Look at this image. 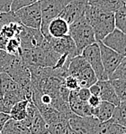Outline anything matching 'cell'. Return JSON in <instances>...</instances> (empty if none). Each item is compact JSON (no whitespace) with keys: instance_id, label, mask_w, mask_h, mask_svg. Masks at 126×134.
Returning <instances> with one entry per match:
<instances>
[{"instance_id":"obj_1","label":"cell","mask_w":126,"mask_h":134,"mask_svg":"<svg viewBox=\"0 0 126 134\" xmlns=\"http://www.w3.org/2000/svg\"><path fill=\"white\" fill-rule=\"evenodd\" d=\"M85 16L93 28L96 41H102L115 29V13L101 10L88 5Z\"/></svg>"},{"instance_id":"obj_2","label":"cell","mask_w":126,"mask_h":134,"mask_svg":"<svg viewBox=\"0 0 126 134\" xmlns=\"http://www.w3.org/2000/svg\"><path fill=\"white\" fill-rule=\"evenodd\" d=\"M68 35L73 39L77 47L78 54H81L82 51L88 45L96 43L94 30L89 25L86 16H82L78 20L70 25Z\"/></svg>"},{"instance_id":"obj_3","label":"cell","mask_w":126,"mask_h":134,"mask_svg":"<svg viewBox=\"0 0 126 134\" xmlns=\"http://www.w3.org/2000/svg\"><path fill=\"white\" fill-rule=\"evenodd\" d=\"M68 74L78 80L80 88H89L98 81L93 69L81 54L71 59Z\"/></svg>"},{"instance_id":"obj_4","label":"cell","mask_w":126,"mask_h":134,"mask_svg":"<svg viewBox=\"0 0 126 134\" xmlns=\"http://www.w3.org/2000/svg\"><path fill=\"white\" fill-rule=\"evenodd\" d=\"M42 10V25L41 32L45 39L51 38L48 26L51 21L58 17L64 7L68 4V0H39Z\"/></svg>"},{"instance_id":"obj_5","label":"cell","mask_w":126,"mask_h":134,"mask_svg":"<svg viewBox=\"0 0 126 134\" xmlns=\"http://www.w3.org/2000/svg\"><path fill=\"white\" fill-rule=\"evenodd\" d=\"M20 23L26 27L40 29L42 25V10L40 1L18 9L15 12Z\"/></svg>"},{"instance_id":"obj_6","label":"cell","mask_w":126,"mask_h":134,"mask_svg":"<svg viewBox=\"0 0 126 134\" xmlns=\"http://www.w3.org/2000/svg\"><path fill=\"white\" fill-rule=\"evenodd\" d=\"M81 55L84 57L85 60L89 64V65L93 69L98 81L109 80L107 75L105 74V70H104L99 45H98L97 42L86 47L82 51Z\"/></svg>"},{"instance_id":"obj_7","label":"cell","mask_w":126,"mask_h":134,"mask_svg":"<svg viewBox=\"0 0 126 134\" xmlns=\"http://www.w3.org/2000/svg\"><path fill=\"white\" fill-rule=\"evenodd\" d=\"M68 125L74 131L79 134H99L100 121L94 116L83 117L72 113L68 119Z\"/></svg>"},{"instance_id":"obj_8","label":"cell","mask_w":126,"mask_h":134,"mask_svg":"<svg viewBox=\"0 0 126 134\" xmlns=\"http://www.w3.org/2000/svg\"><path fill=\"white\" fill-rule=\"evenodd\" d=\"M96 42L99 45L104 70H105V72L107 75L108 79L110 80L113 72H115L117 66L122 62L123 56L118 54V53H116L115 51H114L110 47L106 46L105 44H103L102 41H96Z\"/></svg>"},{"instance_id":"obj_9","label":"cell","mask_w":126,"mask_h":134,"mask_svg":"<svg viewBox=\"0 0 126 134\" xmlns=\"http://www.w3.org/2000/svg\"><path fill=\"white\" fill-rule=\"evenodd\" d=\"M87 7L88 0H68V4L64 7L59 16L70 25L84 16Z\"/></svg>"},{"instance_id":"obj_10","label":"cell","mask_w":126,"mask_h":134,"mask_svg":"<svg viewBox=\"0 0 126 134\" xmlns=\"http://www.w3.org/2000/svg\"><path fill=\"white\" fill-rule=\"evenodd\" d=\"M19 39L21 43V48L23 49L36 48L41 46L45 40L40 29L30 28L24 25L19 35Z\"/></svg>"},{"instance_id":"obj_11","label":"cell","mask_w":126,"mask_h":134,"mask_svg":"<svg viewBox=\"0 0 126 134\" xmlns=\"http://www.w3.org/2000/svg\"><path fill=\"white\" fill-rule=\"evenodd\" d=\"M46 40L50 43L53 50L58 54H68L72 58L78 55L76 44H75L73 39L71 38L70 35H67L65 36L60 37V38L51 37V38L46 39Z\"/></svg>"},{"instance_id":"obj_12","label":"cell","mask_w":126,"mask_h":134,"mask_svg":"<svg viewBox=\"0 0 126 134\" xmlns=\"http://www.w3.org/2000/svg\"><path fill=\"white\" fill-rule=\"evenodd\" d=\"M102 42L116 53L126 57V34L115 28L113 32L105 36Z\"/></svg>"},{"instance_id":"obj_13","label":"cell","mask_w":126,"mask_h":134,"mask_svg":"<svg viewBox=\"0 0 126 134\" xmlns=\"http://www.w3.org/2000/svg\"><path fill=\"white\" fill-rule=\"evenodd\" d=\"M68 106L74 114L83 117L94 116V109L87 103V102L80 100L77 93V90L70 91L68 94Z\"/></svg>"},{"instance_id":"obj_14","label":"cell","mask_w":126,"mask_h":134,"mask_svg":"<svg viewBox=\"0 0 126 134\" xmlns=\"http://www.w3.org/2000/svg\"><path fill=\"white\" fill-rule=\"evenodd\" d=\"M97 83L100 86V93L99 97L101 100L107 102L114 105L117 106L120 103V100L116 94L113 85H112L110 80L105 81H97Z\"/></svg>"},{"instance_id":"obj_15","label":"cell","mask_w":126,"mask_h":134,"mask_svg":"<svg viewBox=\"0 0 126 134\" xmlns=\"http://www.w3.org/2000/svg\"><path fill=\"white\" fill-rule=\"evenodd\" d=\"M48 31L52 37L60 38V37L68 35V32H70V25L63 18L58 16L51 21V23L49 24Z\"/></svg>"},{"instance_id":"obj_16","label":"cell","mask_w":126,"mask_h":134,"mask_svg":"<svg viewBox=\"0 0 126 134\" xmlns=\"http://www.w3.org/2000/svg\"><path fill=\"white\" fill-rule=\"evenodd\" d=\"M88 5L106 12L115 13L124 5V2L123 0H88Z\"/></svg>"},{"instance_id":"obj_17","label":"cell","mask_w":126,"mask_h":134,"mask_svg":"<svg viewBox=\"0 0 126 134\" xmlns=\"http://www.w3.org/2000/svg\"><path fill=\"white\" fill-rule=\"evenodd\" d=\"M115 109V105L102 100L101 103L94 109V117H96L100 122H104L112 119Z\"/></svg>"},{"instance_id":"obj_18","label":"cell","mask_w":126,"mask_h":134,"mask_svg":"<svg viewBox=\"0 0 126 134\" xmlns=\"http://www.w3.org/2000/svg\"><path fill=\"white\" fill-rule=\"evenodd\" d=\"M28 128L31 134H49L48 125L39 110L35 112Z\"/></svg>"},{"instance_id":"obj_19","label":"cell","mask_w":126,"mask_h":134,"mask_svg":"<svg viewBox=\"0 0 126 134\" xmlns=\"http://www.w3.org/2000/svg\"><path fill=\"white\" fill-rule=\"evenodd\" d=\"M1 134H31L29 128L21 121L9 119L5 124Z\"/></svg>"},{"instance_id":"obj_20","label":"cell","mask_w":126,"mask_h":134,"mask_svg":"<svg viewBox=\"0 0 126 134\" xmlns=\"http://www.w3.org/2000/svg\"><path fill=\"white\" fill-rule=\"evenodd\" d=\"M28 100H23L15 103L12 107L9 115L10 118L17 121H23L25 120L27 116V105H28Z\"/></svg>"},{"instance_id":"obj_21","label":"cell","mask_w":126,"mask_h":134,"mask_svg":"<svg viewBox=\"0 0 126 134\" xmlns=\"http://www.w3.org/2000/svg\"><path fill=\"white\" fill-rule=\"evenodd\" d=\"M19 85L16 82L12 79L5 72H0V93L4 95L7 92H14L19 89Z\"/></svg>"},{"instance_id":"obj_22","label":"cell","mask_w":126,"mask_h":134,"mask_svg":"<svg viewBox=\"0 0 126 134\" xmlns=\"http://www.w3.org/2000/svg\"><path fill=\"white\" fill-rule=\"evenodd\" d=\"M112 119L120 125L126 127V100L120 102V103L115 106Z\"/></svg>"},{"instance_id":"obj_23","label":"cell","mask_w":126,"mask_h":134,"mask_svg":"<svg viewBox=\"0 0 126 134\" xmlns=\"http://www.w3.org/2000/svg\"><path fill=\"white\" fill-rule=\"evenodd\" d=\"M115 28L126 34V5H123L115 13Z\"/></svg>"},{"instance_id":"obj_24","label":"cell","mask_w":126,"mask_h":134,"mask_svg":"<svg viewBox=\"0 0 126 134\" xmlns=\"http://www.w3.org/2000/svg\"><path fill=\"white\" fill-rule=\"evenodd\" d=\"M120 102L126 100V79H115L110 80Z\"/></svg>"},{"instance_id":"obj_25","label":"cell","mask_w":126,"mask_h":134,"mask_svg":"<svg viewBox=\"0 0 126 134\" xmlns=\"http://www.w3.org/2000/svg\"><path fill=\"white\" fill-rule=\"evenodd\" d=\"M21 49V43L19 37H15L7 40L5 47V51L11 55H18Z\"/></svg>"},{"instance_id":"obj_26","label":"cell","mask_w":126,"mask_h":134,"mask_svg":"<svg viewBox=\"0 0 126 134\" xmlns=\"http://www.w3.org/2000/svg\"><path fill=\"white\" fill-rule=\"evenodd\" d=\"M115 79H126V57H123L122 62L113 72L110 80Z\"/></svg>"},{"instance_id":"obj_27","label":"cell","mask_w":126,"mask_h":134,"mask_svg":"<svg viewBox=\"0 0 126 134\" xmlns=\"http://www.w3.org/2000/svg\"><path fill=\"white\" fill-rule=\"evenodd\" d=\"M64 82H65V86L68 91H75L78 90L79 87V84H78V82L74 76L72 75H67L64 79Z\"/></svg>"},{"instance_id":"obj_28","label":"cell","mask_w":126,"mask_h":134,"mask_svg":"<svg viewBox=\"0 0 126 134\" xmlns=\"http://www.w3.org/2000/svg\"><path fill=\"white\" fill-rule=\"evenodd\" d=\"M37 1H39V0H13L11 5V11L15 12L18 10V9L22 8V7L32 5V4L35 3Z\"/></svg>"},{"instance_id":"obj_29","label":"cell","mask_w":126,"mask_h":134,"mask_svg":"<svg viewBox=\"0 0 126 134\" xmlns=\"http://www.w3.org/2000/svg\"><path fill=\"white\" fill-rule=\"evenodd\" d=\"M12 57H13V55L7 54L3 49H0V72H1L4 67L7 65V63L11 60Z\"/></svg>"},{"instance_id":"obj_30","label":"cell","mask_w":126,"mask_h":134,"mask_svg":"<svg viewBox=\"0 0 126 134\" xmlns=\"http://www.w3.org/2000/svg\"><path fill=\"white\" fill-rule=\"evenodd\" d=\"M77 93H78V96L80 100H84V102H87L89 97L91 96V93H90V91L88 88H78L77 90Z\"/></svg>"},{"instance_id":"obj_31","label":"cell","mask_w":126,"mask_h":134,"mask_svg":"<svg viewBox=\"0 0 126 134\" xmlns=\"http://www.w3.org/2000/svg\"><path fill=\"white\" fill-rule=\"evenodd\" d=\"M13 0H0V13H7L11 11Z\"/></svg>"},{"instance_id":"obj_32","label":"cell","mask_w":126,"mask_h":134,"mask_svg":"<svg viewBox=\"0 0 126 134\" xmlns=\"http://www.w3.org/2000/svg\"><path fill=\"white\" fill-rule=\"evenodd\" d=\"M101 102H102V100H101V99H100L99 96L91 95L89 97V99H88V100H87V103L89 104V105L91 106L93 109H95V108H96L100 103H101Z\"/></svg>"},{"instance_id":"obj_33","label":"cell","mask_w":126,"mask_h":134,"mask_svg":"<svg viewBox=\"0 0 126 134\" xmlns=\"http://www.w3.org/2000/svg\"><path fill=\"white\" fill-rule=\"evenodd\" d=\"M10 119V115L8 113H5V112H0V132L3 130L5 124L7 122V121Z\"/></svg>"},{"instance_id":"obj_34","label":"cell","mask_w":126,"mask_h":134,"mask_svg":"<svg viewBox=\"0 0 126 134\" xmlns=\"http://www.w3.org/2000/svg\"><path fill=\"white\" fill-rule=\"evenodd\" d=\"M88 89H89V91H90V93H91V95H97V96H99L100 86H99V84L97 83V82H96L95 84H93L92 86H90Z\"/></svg>"},{"instance_id":"obj_35","label":"cell","mask_w":126,"mask_h":134,"mask_svg":"<svg viewBox=\"0 0 126 134\" xmlns=\"http://www.w3.org/2000/svg\"><path fill=\"white\" fill-rule=\"evenodd\" d=\"M2 25H3V21L0 19V49H3L5 50V44H7V40H5L1 35V27H2Z\"/></svg>"},{"instance_id":"obj_36","label":"cell","mask_w":126,"mask_h":134,"mask_svg":"<svg viewBox=\"0 0 126 134\" xmlns=\"http://www.w3.org/2000/svg\"><path fill=\"white\" fill-rule=\"evenodd\" d=\"M0 112H5V106H4V98L0 93Z\"/></svg>"},{"instance_id":"obj_37","label":"cell","mask_w":126,"mask_h":134,"mask_svg":"<svg viewBox=\"0 0 126 134\" xmlns=\"http://www.w3.org/2000/svg\"><path fill=\"white\" fill-rule=\"evenodd\" d=\"M63 134H79V133H78V132H76V131H74L73 130L71 129V128L70 127V125H68V127L67 128V130L64 131V133Z\"/></svg>"},{"instance_id":"obj_38","label":"cell","mask_w":126,"mask_h":134,"mask_svg":"<svg viewBox=\"0 0 126 134\" xmlns=\"http://www.w3.org/2000/svg\"><path fill=\"white\" fill-rule=\"evenodd\" d=\"M124 4H125V5H126V0H125V1H124Z\"/></svg>"},{"instance_id":"obj_39","label":"cell","mask_w":126,"mask_h":134,"mask_svg":"<svg viewBox=\"0 0 126 134\" xmlns=\"http://www.w3.org/2000/svg\"><path fill=\"white\" fill-rule=\"evenodd\" d=\"M123 2H124V1H125V0H123Z\"/></svg>"},{"instance_id":"obj_40","label":"cell","mask_w":126,"mask_h":134,"mask_svg":"<svg viewBox=\"0 0 126 134\" xmlns=\"http://www.w3.org/2000/svg\"><path fill=\"white\" fill-rule=\"evenodd\" d=\"M0 134H1V132H0Z\"/></svg>"}]
</instances>
